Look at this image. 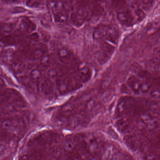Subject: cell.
I'll return each mask as SVG.
<instances>
[{
	"instance_id": "1",
	"label": "cell",
	"mask_w": 160,
	"mask_h": 160,
	"mask_svg": "<svg viewBox=\"0 0 160 160\" xmlns=\"http://www.w3.org/2000/svg\"><path fill=\"white\" fill-rule=\"evenodd\" d=\"M117 16L118 20L124 26H130L134 22L133 13H131L129 9L120 10L117 13Z\"/></svg>"
},
{
	"instance_id": "2",
	"label": "cell",
	"mask_w": 160,
	"mask_h": 160,
	"mask_svg": "<svg viewBox=\"0 0 160 160\" xmlns=\"http://www.w3.org/2000/svg\"><path fill=\"white\" fill-rule=\"evenodd\" d=\"M119 30L118 26L110 25L108 26L106 37L109 42L114 44H117L119 39Z\"/></svg>"
},
{
	"instance_id": "3",
	"label": "cell",
	"mask_w": 160,
	"mask_h": 160,
	"mask_svg": "<svg viewBox=\"0 0 160 160\" xmlns=\"http://www.w3.org/2000/svg\"><path fill=\"white\" fill-rule=\"evenodd\" d=\"M87 122V117L82 113L76 114L72 117L69 121L70 127L73 128H78L85 125Z\"/></svg>"
},
{
	"instance_id": "4",
	"label": "cell",
	"mask_w": 160,
	"mask_h": 160,
	"mask_svg": "<svg viewBox=\"0 0 160 160\" xmlns=\"http://www.w3.org/2000/svg\"><path fill=\"white\" fill-rule=\"evenodd\" d=\"M87 13L83 9L79 10L78 11L73 13L71 15V20L77 25H81L84 23L86 20Z\"/></svg>"
},
{
	"instance_id": "5",
	"label": "cell",
	"mask_w": 160,
	"mask_h": 160,
	"mask_svg": "<svg viewBox=\"0 0 160 160\" xmlns=\"http://www.w3.org/2000/svg\"><path fill=\"white\" fill-rule=\"evenodd\" d=\"M108 26L105 25H100L98 26L93 33V37L96 40H100L106 37Z\"/></svg>"
},
{
	"instance_id": "6",
	"label": "cell",
	"mask_w": 160,
	"mask_h": 160,
	"mask_svg": "<svg viewBox=\"0 0 160 160\" xmlns=\"http://www.w3.org/2000/svg\"><path fill=\"white\" fill-rule=\"evenodd\" d=\"M20 28L22 31L31 33L35 29L36 26L29 20H24L20 24Z\"/></svg>"
},
{
	"instance_id": "7",
	"label": "cell",
	"mask_w": 160,
	"mask_h": 160,
	"mask_svg": "<svg viewBox=\"0 0 160 160\" xmlns=\"http://www.w3.org/2000/svg\"><path fill=\"white\" fill-rule=\"evenodd\" d=\"M156 0H141L142 9L144 11H149L154 7Z\"/></svg>"
},
{
	"instance_id": "8",
	"label": "cell",
	"mask_w": 160,
	"mask_h": 160,
	"mask_svg": "<svg viewBox=\"0 0 160 160\" xmlns=\"http://www.w3.org/2000/svg\"><path fill=\"white\" fill-rule=\"evenodd\" d=\"M133 15L134 22H140L142 21L146 16L145 11L142 9L139 8L134 10Z\"/></svg>"
},
{
	"instance_id": "9",
	"label": "cell",
	"mask_w": 160,
	"mask_h": 160,
	"mask_svg": "<svg viewBox=\"0 0 160 160\" xmlns=\"http://www.w3.org/2000/svg\"><path fill=\"white\" fill-rule=\"evenodd\" d=\"M55 20L57 23H63L67 20L68 16L64 10L60 12L55 14Z\"/></svg>"
},
{
	"instance_id": "10",
	"label": "cell",
	"mask_w": 160,
	"mask_h": 160,
	"mask_svg": "<svg viewBox=\"0 0 160 160\" xmlns=\"http://www.w3.org/2000/svg\"><path fill=\"white\" fill-rule=\"evenodd\" d=\"M90 71L88 68L86 66H82L79 69V76L81 79L84 81L88 79Z\"/></svg>"
},
{
	"instance_id": "11",
	"label": "cell",
	"mask_w": 160,
	"mask_h": 160,
	"mask_svg": "<svg viewBox=\"0 0 160 160\" xmlns=\"http://www.w3.org/2000/svg\"><path fill=\"white\" fill-rule=\"evenodd\" d=\"M51 8L55 14L57 13L63 11L64 4L60 1L53 2L51 4Z\"/></svg>"
},
{
	"instance_id": "12",
	"label": "cell",
	"mask_w": 160,
	"mask_h": 160,
	"mask_svg": "<svg viewBox=\"0 0 160 160\" xmlns=\"http://www.w3.org/2000/svg\"><path fill=\"white\" fill-rule=\"evenodd\" d=\"M30 77L33 81L35 82L39 81L42 77V72L38 69H34L30 73Z\"/></svg>"
},
{
	"instance_id": "13",
	"label": "cell",
	"mask_w": 160,
	"mask_h": 160,
	"mask_svg": "<svg viewBox=\"0 0 160 160\" xmlns=\"http://www.w3.org/2000/svg\"><path fill=\"white\" fill-rule=\"evenodd\" d=\"M75 105L73 103H68L65 105L62 109V113L64 115H70L74 110Z\"/></svg>"
},
{
	"instance_id": "14",
	"label": "cell",
	"mask_w": 160,
	"mask_h": 160,
	"mask_svg": "<svg viewBox=\"0 0 160 160\" xmlns=\"http://www.w3.org/2000/svg\"><path fill=\"white\" fill-rule=\"evenodd\" d=\"M2 58L3 61L8 64L12 63L13 59L12 51L9 49L5 51L2 55Z\"/></svg>"
},
{
	"instance_id": "15",
	"label": "cell",
	"mask_w": 160,
	"mask_h": 160,
	"mask_svg": "<svg viewBox=\"0 0 160 160\" xmlns=\"http://www.w3.org/2000/svg\"><path fill=\"white\" fill-rule=\"evenodd\" d=\"M64 148L68 151H72L75 149V143L73 140L68 139L65 142Z\"/></svg>"
},
{
	"instance_id": "16",
	"label": "cell",
	"mask_w": 160,
	"mask_h": 160,
	"mask_svg": "<svg viewBox=\"0 0 160 160\" xmlns=\"http://www.w3.org/2000/svg\"><path fill=\"white\" fill-rule=\"evenodd\" d=\"M70 55V52L68 49L66 48H62L58 51V55L62 59L67 58Z\"/></svg>"
},
{
	"instance_id": "17",
	"label": "cell",
	"mask_w": 160,
	"mask_h": 160,
	"mask_svg": "<svg viewBox=\"0 0 160 160\" xmlns=\"http://www.w3.org/2000/svg\"><path fill=\"white\" fill-rule=\"evenodd\" d=\"M127 1L130 9L134 10L139 7L140 0H127Z\"/></svg>"
},
{
	"instance_id": "18",
	"label": "cell",
	"mask_w": 160,
	"mask_h": 160,
	"mask_svg": "<svg viewBox=\"0 0 160 160\" xmlns=\"http://www.w3.org/2000/svg\"><path fill=\"white\" fill-rule=\"evenodd\" d=\"M12 126L11 121L8 119H5L2 121L1 127L3 129H9L11 128Z\"/></svg>"
},
{
	"instance_id": "19",
	"label": "cell",
	"mask_w": 160,
	"mask_h": 160,
	"mask_svg": "<svg viewBox=\"0 0 160 160\" xmlns=\"http://www.w3.org/2000/svg\"><path fill=\"white\" fill-rule=\"evenodd\" d=\"M13 68L16 73H21L23 70V64L20 62H16L13 65Z\"/></svg>"
},
{
	"instance_id": "20",
	"label": "cell",
	"mask_w": 160,
	"mask_h": 160,
	"mask_svg": "<svg viewBox=\"0 0 160 160\" xmlns=\"http://www.w3.org/2000/svg\"><path fill=\"white\" fill-rule=\"evenodd\" d=\"M44 56L43 51L41 49H37L33 53L34 58L36 59H42Z\"/></svg>"
},
{
	"instance_id": "21",
	"label": "cell",
	"mask_w": 160,
	"mask_h": 160,
	"mask_svg": "<svg viewBox=\"0 0 160 160\" xmlns=\"http://www.w3.org/2000/svg\"><path fill=\"white\" fill-rule=\"evenodd\" d=\"M58 88L61 92H65L67 90L68 86L66 83L63 80H61L58 83Z\"/></svg>"
},
{
	"instance_id": "22",
	"label": "cell",
	"mask_w": 160,
	"mask_h": 160,
	"mask_svg": "<svg viewBox=\"0 0 160 160\" xmlns=\"http://www.w3.org/2000/svg\"><path fill=\"white\" fill-rule=\"evenodd\" d=\"M13 29L12 24H5L2 26V30L5 33H10Z\"/></svg>"
},
{
	"instance_id": "23",
	"label": "cell",
	"mask_w": 160,
	"mask_h": 160,
	"mask_svg": "<svg viewBox=\"0 0 160 160\" xmlns=\"http://www.w3.org/2000/svg\"><path fill=\"white\" fill-rule=\"evenodd\" d=\"M31 39L34 42H38L40 39V37L37 33H33L31 35Z\"/></svg>"
},
{
	"instance_id": "24",
	"label": "cell",
	"mask_w": 160,
	"mask_h": 160,
	"mask_svg": "<svg viewBox=\"0 0 160 160\" xmlns=\"http://www.w3.org/2000/svg\"><path fill=\"white\" fill-rule=\"evenodd\" d=\"M49 57L48 56H44L42 58V64L46 65L48 64L49 62Z\"/></svg>"
},
{
	"instance_id": "25",
	"label": "cell",
	"mask_w": 160,
	"mask_h": 160,
	"mask_svg": "<svg viewBox=\"0 0 160 160\" xmlns=\"http://www.w3.org/2000/svg\"><path fill=\"white\" fill-rule=\"evenodd\" d=\"M10 1H13V0H10Z\"/></svg>"
}]
</instances>
